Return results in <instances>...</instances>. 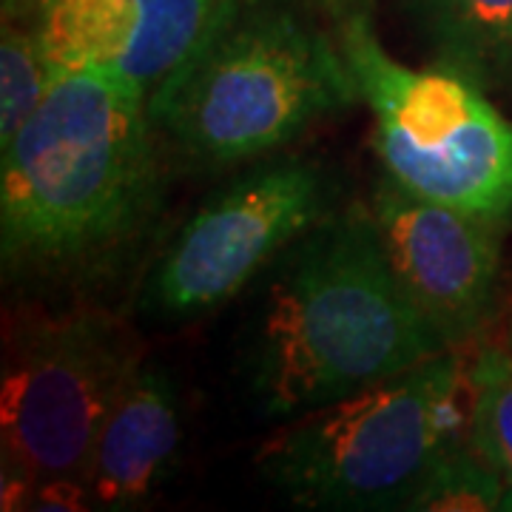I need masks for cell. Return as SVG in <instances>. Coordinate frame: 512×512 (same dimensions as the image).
<instances>
[{"mask_svg":"<svg viewBox=\"0 0 512 512\" xmlns=\"http://www.w3.org/2000/svg\"><path fill=\"white\" fill-rule=\"evenodd\" d=\"M362 103L339 40L279 6H237L163 83L148 114L205 171L268 157Z\"/></svg>","mask_w":512,"mask_h":512,"instance_id":"cell-3","label":"cell"},{"mask_svg":"<svg viewBox=\"0 0 512 512\" xmlns=\"http://www.w3.org/2000/svg\"><path fill=\"white\" fill-rule=\"evenodd\" d=\"M367 205L390 265L421 316L447 348H473L498 308L501 228L424 200L384 171Z\"/></svg>","mask_w":512,"mask_h":512,"instance_id":"cell-8","label":"cell"},{"mask_svg":"<svg viewBox=\"0 0 512 512\" xmlns=\"http://www.w3.org/2000/svg\"><path fill=\"white\" fill-rule=\"evenodd\" d=\"M180 436L177 387L165 367L143 359L128 376L94 444L86 473L94 510L143 507L171 473Z\"/></svg>","mask_w":512,"mask_h":512,"instance_id":"cell-10","label":"cell"},{"mask_svg":"<svg viewBox=\"0 0 512 512\" xmlns=\"http://www.w3.org/2000/svg\"><path fill=\"white\" fill-rule=\"evenodd\" d=\"M148 92L103 69L57 74L0 148V268L9 288L86 291L146 248L165 200Z\"/></svg>","mask_w":512,"mask_h":512,"instance_id":"cell-1","label":"cell"},{"mask_svg":"<svg viewBox=\"0 0 512 512\" xmlns=\"http://www.w3.org/2000/svg\"><path fill=\"white\" fill-rule=\"evenodd\" d=\"M512 510V487L464 441L427 476L407 512Z\"/></svg>","mask_w":512,"mask_h":512,"instance_id":"cell-14","label":"cell"},{"mask_svg":"<svg viewBox=\"0 0 512 512\" xmlns=\"http://www.w3.org/2000/svg\"><path fill=\"white\" fill-rule=\"evenodd\" d=\"M143 362L126 322L103 308L9 322L0 382V473L86 481L100 427Z\"/></svg>","mask_w":512,"mask_h":512,"instance_id":"cell-6","label":"cell"},{"mask_svg":"<svg viewBox=\"0 0 512 512\" xmlns=\"http://www.w3.org/2000/svg\"><path fill=\"white\" fill-rule=\"evenodd\" d=\"M239 6V0H49L37 15L52 80L103 69L148 94Z\"/></svg>","mask_w":512,"mask_h":512,"instance_id":"cell-9","label":"cell"},{"mask_svg":"<svg viewBox=\"0 0 512 512\" xmlns=\"http://www.w3.org/2000/svg\"><path fill=\"white\" fill-rule=\"evenodd\" d=\"M447 348L384 251L367 202L333 208L274 262L248 348L251 393L288 421Z\"/></svg>","mask_w":512,"mask_h":512,"instance_id":"cell-2","label":"cell"},{"mask_svg":"<svg viewBox=\"0 0 512 512\" xmlns=\"http://www.w3.org/2000/svg\"><path fill=\"white\" fill-rule=\"evenodd\" d=\"M467 441L512 487V328L484 333L467 353Z\"/></svg>","mask_w":512,"mask_h":512,"instance_id":"cell-12","label":"cell"},{"mask_svg":"<svg viewBox=\"0 0 512 512\" xmlns=\"http://www.w3.org/2000/svg\"><path fill=\"white\" fill-rule=\"evenodd\" d=\"M336 40L373 114L384 174L504 231L512 222V123L487 92L439 66L399 63L365 12L342 15Z\"/></svg>","mask_w":512,"mask_h":512,"instance_id":"cell-5","label":"cell"},{"mask_svg":"<svg viewBox=\"0 0 512 512\" xmlns=\"http://www.w3.org/2000/svg\"><path fill=\"white\" fill-rule=\"evenodd\" d=\"M433 66L484 92L512 86V0H407Z\"/></svg>","mask_w":512,"mask_h":512,"instance_id":"cell-11","label":"cell"},{"mask_svg":"<svg viewBox=\"0 0 512 512\" xmlns=\"http://www.w3.org/2000/svg\"><path fill=\"white\" fill-rule=\"evenodd\" d=\"M467 350L439 356L308 410L268 439L262 478L305 510H404L427 476L467 441Z\"/></svg>","mask_w":512,"mask_h":512,"instance_id":"cell-4","label":"cell"},{"mask_svg":"<svg viewBox=\"0 0 512 512\" xmlns=\"http://www.w3.org/2000/svg\"><path fill=\"white\" fill-rule=\"evenodd\" d=\"M49 0H3V18H37Z\"/></svg>","mask_w":512,"mask_h":512,"instance_id":"cell-15","label":"cell"},{"mask_svg":"<svg viewBox=\"0 0 512 512\" xmlns=\"http://www.w3.org/2000/svg\"><path fill=\"white\" fill-rule=\"evenodd\" d=\"M52 86L37 18H3L0 35V148L15 140Z\"/></svg>","mask_w":512,"mask_h":512,"instance_id":"cell-13","label":"cell"},{"mask_svg":"<svg viewBox=\"0 0 512 512\" xmlns=\"http://www.w3.org/2000/svg\"><path fill=\"white\" fill-rule=\"evenodd\" d=\"M339 183L325 163L276 157L239 171L177 228L154 259L140 308L157 322L217 311L328 217Z\"/></svg>","mask_w":512,"mask_h":512,"instance_id":"cell-7","label":"cell"}]
</instances>
